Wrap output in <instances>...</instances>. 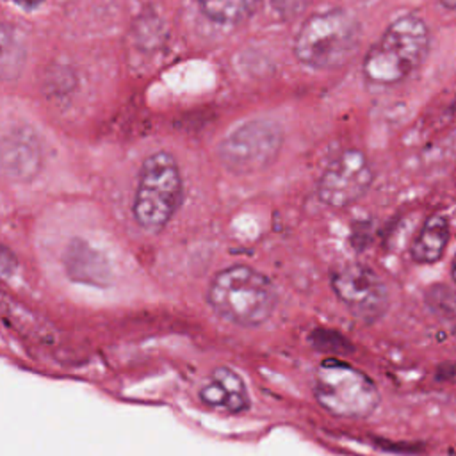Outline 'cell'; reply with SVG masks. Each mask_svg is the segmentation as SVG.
<instances>
[{
	"mask_svg": "<svg viewBox=\"0 0 456 456\" xmlns=\"http://www.w3.org/2000/svg\"><path fill=\"white\" fill-rule=\"evenodd\" d=\"M429 28L422 18L404 14L394 20L363 59L369 86L388 87L408 78L428 57Z\"/></svg>",
	"mask_w": 456,
	"mask_h": 456,
	"instance_id": "2",
	"label": "cell"
},
{
	"mask_svg": "<svg viewBox=\"0 0 456 456\" xmlns=\"http://www.w3.org/2000/svg\"><path fill=\"white\" fill-rule=\"evenodd\" d=\"M314 395L326 411L346 419H365L379 404L374 381L360 369L335 358L317 367Z\"/></svg>",
	"mask_w": 456,
	"mask_h": 456,
	"instance_id": "5",
	"label": "cell"
},
{
	"mask_svg": "<svg viewBox=\"0 0 456 456\" xmlns=\"http://www.w3.org/2000/svg\"><path fill=\"white\" fill-rule=\"evenodd\" d=\"M27 48L21 32L0 21V82H12L21 75L25 66Z\"/></svg>",
	"mask_w": 456,
	"mask_h": 456,
	"instance_id": "13",
	"label": "cell"
},
{
	"mask_svg": "<svg viewBox=\"0 0 456 456\" xmlns=\"http://www.w3.org/2000/svg\"><path fill=\"white\" fill-rule=\"evenodd\" d=\"M18 5H21L23 9H36L39 7L45 0H14Z\"/></svg>",
	"mask_w": 456,
	"mask_h": 456,
	"instance_id": "17",
	"label": "cell"
},
{
	"mask_svg": "<svg viewBox=\"0 0 456 456\" xmlns=\"http://www.w3.org/2000/svg\"><path fill=\"white\" fill-rule=\"evenodd\" d=\"M183 185L180 167L167 151H155L144 159L139 171L132 214L146 232H160L182 203Z\"/></svg>",
	"mask_w": 456,
	"mask_h": 456,
	"instance_id": "4",
	"label": "cell"
},
{
	"mask_svg": "<svg viewBox=\"0 0 456 456\" xmlns=\"http://www.w3.org/2000/svg\"><path fill=\"white\" fill-rule=\"evenodd\" d=\"M308 0H273L274 9L281 14V16H296L297 12H301L306 7Z\"/></svg>",
	"mask_w": 456,
	"mask_h": 456,
	"instance_id": "16",
	"label": "cell"
},
{
	"mask_svg": "<svg viewBox=\"0 0 456 456\" xmlns=\"http://www.w3.org/2000/svg\"><path fill=\"white\" fill-rule=\"evenodd\" d=\"M262 0H198L207 18L223 25H237L246 21Z\"/></svg>",
	"mask_w": 456,
	"mask_h": 456,
	"instance_id": "14",
	"label": "cell"
},
{
	"mask_svg": "<svg viewBox=\"0 0 456 456\" xmlns=\"http://www.w3.org/2000/svg\"><path fill=\"white\" fill-rule=\"evenodd\" d=\"M360 45V23L346 9H328L308 16L296 39V59L314 69L346 66Z\"/></svg>",
	"mask_w": 456,
	"mask_h": 456,
	"instance_id": "3",
	"label": "cell"
},
{
	"mask_svg": "<svg viewBox=\"0 0 456 456\" xmlns=\"http://www.w3.org/2000/svg\"><path fill=\"white\" fill-rule=\"evenodd\" d=\"M372 178L367 155L354 148L346 150L322 171L317 183L319 200L335 208L349 207L369 191Z\"/></svg>",
	"mask_w": 456,
	"mask_h": 456,
	"instance_id": "8",
	"label": "cell"
},
{
	"mask_svg": "<svg viewBox=\"0 0 456 456\" xmlns=\"http://www.w3.org/2000/svg\"><path fill=\"white\" fill-rule=\"evenodd\" d=\"M451 239L449 219L444 214L429 216L411 242L410 255L417 264L438 262Z\"/></svg>",
	"mask_w": 456,
	"mask_h": 456,
	"instance_id": "11",
	"label": "cell"
},
{
	"mask_svg": "<svg viewBox=\"0 0 456 456\" xmlns=\"http://www.w3.org/2000/svg\"><path fill=\"white\" fill-rule=\"evenodd\" d=\"M43 166V151L36 135L14 130L0 139V175L11 182H30Z\"/></svg>",
	"mask_w": 456,
	"mask_h": 456,
	"instance_id": "9",
	"label": "cell"
},
{
	"mask_svg": "<svg viewBox=\"0 0 456 456\" xmlns=\"http://www.w3.org/2000/svg\"><path fill=\"white\" fill-rule=\"evenodd\" d=\"M440 4H442L445 9H449V11H452V9L456 7V0H440Z\"/></svg>",
	"mask_w": 456,
	"mask_h": 456,
	"instance_id": "18",
	"label": "cell"
},
{
	"mask_svg": "<svg viewBox=\"0 0 456 456\" xmlns=\"http://www.w3.org/2000/svg\"><path fill=\"white\" fill-rule=\"evenodd\" d=\"M64 267L69 278L84 283H105L109 265L102 255L84 240H73L64 255Z\"/></svg>",
	"mask_w": 456,
	"mask_h": 456,
	"instance_id": "12",
	"label": "cell"
},
{
	"mask_svg": "<svg viewBox=\"0 0 456 456\" xmlns=\"http://www.w3.org/2000/svg\"><path fill=\"white\" fill-rule=\"evenodd\" d=\"M283 144L280 126L267 119H255L235 128L219 144V159L226 169L237 175H251L267 169Z\"/></svg>",
	"mask_w": 456,
	"mask_h": 456,
	"instance_id": "6",
	"label": "cell"
},
{
	"mask_svg": "<svg viewBox=\"0 0 456 456\" xmlns=\"http://www.w3.org/2000/svg\"><path fill=\"white\" fill-rule=\"evenodd\" d=\"M207 299L210 308L226 322L255 328L273 315L278 294L265 274L249 265L235 264L214 274Z\"/></svg>",
	"mask_w": 456,
	"mask_h": 456,
	"instance_id": "1",
	"label": "cell"
},
{
	"mask_svg": "<svg viewBox=\"0 0 456 456\" xmlns=\"http://www.w3.org/2000/svg\"><path fill=\"white\" fill-rule=\"evenodd\" d=\"M200 399L228 413H240L249 406V394L242 376L226 365L214 369L210 381L200 390Z\"/></svg>",
	"mask_w": 456,
	"mask_h": 456,
	"instance_id": "10",
	"label": "cell"
},
{
	"mask_svg": "<svg viewBox=\"0 0 456 456\" xmlns=\"http://www.w3.org/2000/svg\"><path fill=\"white\" fill-rule=\"evenodd\" d=\"M331 289L351 315L363 322L378 321L388 308L385 281L374 269L363 264L340 267L331 278Z\"/></svg>",
	"mask_w": 456,
	"mask_h": 456,
	"instance_id": "7",
	"label": "cell"
},
{
	"mask_svg": "<svg viewBox=\"0 0 456 456\" xmlns=\"http://www.w3.org/2000/svg\"><path fill=\"white\" fill-rule=\"evenodd\" d=\"M16 271H18L16 255L11 251V248L0 244V278H4V280L12 278Z\"/></svg>",
	"mask_w": 456,
	"mask_h": 456,
	"instance_id": "15",
	"label": "cell"
}]
</instances>
